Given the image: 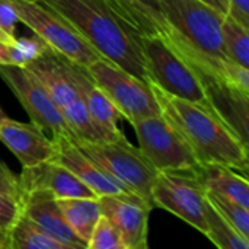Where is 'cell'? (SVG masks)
Wrapping results in <instances>:
<instances>
[{
	"label": "cell",
	"mask_w": 249,
	"mask_h": 249,
	"mask_svg": "<svg viewBox=\"0 0 249 249\" xmlns=\"http://www.w3.org/2000/svg\"><path fill=\"white\" fill-rule=\"evenodd\" d=\"M64 19L102 58L149 83L143 34L108 0H36Z\"/></svg>",
	"instance_id": "1"
},
{
	"label": "cell",
	"mask_w": 249,
	"mask_h": 249,
	"mask_svg": "<svg viewBox=\"0 0 249 249\" xmlns=\"http://www.w3.org/2000/svg\"><path fill=\"white\" fill-rule=\"evenodd\" d=\"M162 117L177 130L200 163H220L248 175V144L210 107L171 95L149 83Z\"/></svg>",
	"instance_id": "2"
},
{
	"label": "cell",
	"mask_w": 249,
	"mask_h": 249,
	"mask_svg": "<svg viewBox=\"0 0 249 249\" xmlns=\"http://www.w3.org/2000/svg\"><path fill=\"white\" fill-rule=\"evenodd\" d=\"M166 41L197 71L225 80L229 58L222 41V15L201 0H158Z\"/></svg>",
	"instance_id": "3"
},
{
	"label": "cell",
	"mask_w": 249,
	"mask_h": 249,
	"mask_svg": "<svg viewBox=\"0 0 249 249\" xmlns=\"http://www.w3.org/2000/svg\"><path fill=\"white\" fill-rule=\"evenodd\" d=\"M142 47L149 83L178 98L210 107L198 73L163 36L143 35Z\"/></svg>",
	"instance_id": "4"
},
{
	"label": "cell",
	"mask_w": 249,
	"mask_h": 249,
	"mask_svg": "<svg viewBox=\"0 0 249 249\" xmlns=\"http://www.w3.org/2000/svg\"><path fill=\"white\" fill-rule=\"evenodd\" d=\"M76 146L155 209L152 187L159 171L146 159L139 147L130 144L125 137L112 142H80Z\"/></svg>",
	"instance_id": "5"
},
{
	"label": "cell",
	"mask_w": 249,
	"mask_h": 249,
	"mask_svg": "<svg viewBox=\"0 0 249 249\" xmlns=\"http://www.w3.org/2000/svg\"><path fill=\"white\" fill-rule=\"evenodd\" d=\"M18 15L19 22L25 23L35 35L45 41L51 50L69 61L88 67L102 58L64 19L36 0H7Z\"/></svg>",
	"instance_id": "6"
},
{
	"label": "cell",
	"mask_w": 249,
	"mask_h": 249,
	"mask_svg": "<svg viewBox=\"0 0 249 249\" xmlns=\"http://www.w3.org/2000/svg\"><path fill=\"white\" fill-rule=\"evenodd\" d=\"M85 69L111 99L118 112L131 124L142 118L160 115V107L147 82L127 73L105 58H98Z\"/></svg>",
	"instance_id": "7"
},
{
	"label": "cell",
	"mask_w": 249,
	"mask_h": 249,
	"mask_svg": "<svg viewBox=\"0 0 249 249\" xmlns=\"http://www.w3.org/2000/svg\"><path fill=\"white\" fill-rule=\"evenodd\" d=\"M197 168L158 172L152 187V198L155 207L174 213L206 235L207 191L197 175Z\"/></svg>",
	"instance_id": "8"
},
{
	"label": "cell",
	"mask_w": 249,
	"mask_h": 249,
	"mask_svg": "<svg viewBox=\"0 0 249 249\" xmlns=\"http://www.w3.org/2000/svg\"><path fill=\"white\" fill-rule=\"evenodd\" d=\"M0 77L7 83L35 125L50 130L53 137H63L77 144V139L66 124L60 108L26 67L0 64Z\"/></svg>",
	"instance_id": "9"
},
{
	"label": "cell",
	"mask_w": 249,
	"mask_h": 249,
	"mask_svg": "<svg viewBox=\"0 0 249 249\" xmlns=\"http://www.w3.org/2000/svg\"><path fill=\"white\" fill-rule=\"evenodd\" d=\"M139 139V149L159 171H190L200 162L177 130L160 115L142 118L131 124Z\"/></svg>",
	"instance_id": "10"
},
{
	"label": "cell",
	"mask_w": 249,
	"mask_h": 249,
	"mask_svg": "<svg viewBox=\"0 0 249 249\" xmlns=\"http://www.w3.org/2000/svg\"><path fill=\"white\" fill-rule=\"evenodd\" d=\"M101 212L120 233L125 249H147L149 214L153 207L136 194L98 197Z\"/></svg>",
	"instance_id": "11"
},
{
	"label": "cell",
	"mask_w": 249,
	"mask_h": 249,
	"mask_svg": "<svg viewBox=\"0 0 249 249\" xmlns=\"http://www.w3.org/2000/svg\"><path fill=\"white\" fill-rule=\"evenodd\" d=\"M69 74L73 80V85L85 104V108L93 121L95 127L99 130L104 142H112L124 137L123 131L118 128V120L121 114L105 95V92L92 80L86 69L77 66L66 58Z\"/></svg>",
	"instance_id": "12"
},
{
	"label": "cell",
	"mask_w": 249,
	"mask_h": 249,
	"mask_svg": "<svg viewBox=\"0 0 249 249\" xmlns=\"http://www.w3.org/2000/svg\"><path fill=\"white\" fill-rule=\"evenodd\" d=\"M55 144V155L51 160L63 165L73 172L83 184H86L98 197L114 196V194H134L120 179L104 171L98 163L89 159L79 147L63 137H53ZM137 196V194H136Z\"/></svg>",
	"instance_id": "13"
},
{
	"label": "cell",
	"mask_w": 249,
	"mask_h": 249,
	"mask_svg": "<svg viewBox=\"0 0 249 249\" xmlns=\"http://www.w3.org/2000/svg\"><path fill=\"white\" fill-rule=\"evenodd\" d=\"M22 197L23 194L45 191L55 198L98 197L73 172L54 160H45L35 166L22 168L19 175Z\"/></svg>",
	"instance_id": "14"
},
{
	"label": "cell",
	"mask_w": 249,
	"mask_h": 249,
	"mask_svg": "<svg viewBox=\"0 0 249 249\" xmlns=\"http://www.w3.org/2000/svg\"><path fill=\"white\" fill-rule=\"evenodd\" d=\"M0 142L18 158L22 168L51 160L55 155V144L44 134L42 128L34 123L10 120L6 115L0 120Z\"/></svg>",
	"instance_id": "15"
},
{
	"label": "cell",
	"mask_w": 249,
	"mask_h": 249,
	"mask_svg": "<svg viewBox=\"0 0 249 249\" xmlns=\"http://www.w3.org/2000/svg\"><path fill=\"white\" fill-rule=\"evenodd\" d=\"M197 71V70H196ZM206 90L209 104L219 117L248 144V111L249 95L231 86L225 80L197 71Z\"/></svg>",
	"instance_id": "16"
},
{
	"label": "cell",
	"mask_w": 249,
	"mask_h": 249,
	"mask_svg": "<svg viewBox=\"0 0 249 249\" xmlns=\"http://www.w3.org/2000/svg\"><path fill=\"white\" fill-rule=\"evenodd\" d=\"M22 213L48 236L66 245L67 249H86L67 225L58 209L57 198L53 194L45 191L23 194Z\"/></svg>",
	"instance_id": "17"
},
{
	"label": "cell",
	"mask_w": 249,
	"mask_h": 249,
	"mask_svg": "<svg viewBox=\"0 0 249 249\" xmlns=\"http://www.w3.org/2000/svg\"><path fill=\"white\" fill-rule=\"evenodd\" d=\"M45 88L58 108L67 105L79 96L69 74L66 58L54 50H47L25 66Z\"/></svg>",
	"instance_id": "18"
},
{
	"label": "cell",
	"mask_w": 249,
	"mask_h": 249,
	"mask_svg": "<svg viewBox=\"0 0 249 249\" xmlns=\"http://www.w3.org/2000/svg\"><path fill=\"white\" fill-rule=\"evenodd\" d=\"M197 175L206 191L249 209V184L245 175L220 163H200Z\"/></svg>",
	"instance_id": "19"
},
{
	"label": "cell",
	"mask_w": 249,
	"mask_h": 249,
	"mask_svg": "<svg viewBox=\"0 0 249 249\" xmlns=\"http://www.w3.org/2000/svg\"><path fill=\"white\" fill-rule=\"evenodd\" d=\"M143 35H160L166 39L168 26L158 0H108Z\"/></svg>",
	"instance_id": "20"
},
{
	"label": "cell",
	"mask_w": 249,
	"mask_h": 249,
	"mask_svg": "<svg viewBox=\"0 0 249 249\" xmlns=\"http://www.w3.org/2000/svg\"><path fill=\"white\" fill-rule=\"evenodd\" d=\"M57 204L70 229L88 249L92 231L102 216L98 197L57 198Z\"/></svg>",
	"instance_id": "21"
},
{
	"label": "cell",
	"mask_w": 249,
	"mask_h": 249,
	"mask_svg": "<svg viewBox=\"0 0 249 249\" xmlns=\"http://www.w3.org/2000/svg\"><path fill=\"white\" fill-rule=\"evenodd\" d=\"M6 249H67L61 242L48 236L23 213L9 229Z\"/></svg>",
	"instance_id": "22"
},
{
	"label": "cell",
	"mask_w": 249,
	"mask_h": 249,
	"mask_svg": "<svg viewBox=\"0 0 249 249\" xmlns=\"http://www.w3.org/2000/svg\"><path fill=\"white\" fill-rule=\"evenodd\" d=\"M206 236L220 249H249V239L242 236L207 200Z\"/></svg>",
	"instance_id": "23"
},
{
	"label": "cell",
	"mask_w": 249,
	"mask_h": 249,
	"mask_svg": "<svg viewBox=\"0 0 249 249\" xmlns=\"http://www.w3.org/2000/svg\"><path fill=\"white\" fill-rule=\"evenodd\" d=\"M222 41L228 58L249 69V28L229 13L222 22Z\"/></svg>",
	"instance_id": "24"
},
{
	"label": "cell",
	"mask_w": 249,
	"mask_h": 249,
	"mask_svg": "<svg viewBox=\"0 0 249 249\" xmlns=\"http://www.w3.org/2000/svg\"><path fill=\"white\" fill-rule=\"evenodd\" d=\"M66 124L76 136L77 143L80 142H104L99 130L95 127L93 121L90 120L83 101L80 96L69 102L67 105L60 108Z\"/></svg>",
	"instance_id": "25"
},
{
	"label": "cell",
	"mask_w": 249,
	"mask_h": 249,
	"mask_svg": "<svg viewBox=\"0 0 249 249\" xmlns=\"http://www.w3.org/2000/svg\"><path fill=\"white\" fill-rule=\"evenodd\" d=\"M207 200L242 236L249 239V209L226 197L209 191H207Z\"/></svg>",
	"instance_id": "26"
},
{
	"label": "cell",
	"mask_w": 249,
	"mask_h": 249,
	"mask_svg": "<svg viewBox=\"0 0 249 249\" xmlns=\"http://www.w3.org/2000/svg\"><path fill=\"white\" fill-rule=\"evenodd\" d=\"M88 249H125L118 231L104 214L99 217L92 231Z\"/></svg>",
	"instance_id": "27"
},
{
	"label": "cell",
	"mask_w": 249,
	"mask_h": 249,
	"mask_svg": "<svg viewBox=\"0 0 249 249\" xmlns=\"http://www.w3.org/2000/svg\"><path fill=\"white\" fill-rule=\"evenodd\" d=\"M0 194L10 197L19 203H22V188L19 177L15 175L6 163L0 160Z\"/></svg>",
	"instance_id": "28"
},
{
	"label": "cell",
	"mask_w": 249,
	"mask_h": 249,
	"mask_svg": "<svg viewBox=\"0 0 249 249\" xmlns=\"http://www.w3.org/2000/svg\"><path fill=\"white\" fill-rule=\"evenodd\" d=\"M22 213V203L0 194V228L9 231Z\"/></svg>",
	"instance_id": "29"
},
{
	"label": "cell",
	"mask_w": 249,
	"mask_h": 249,
	"mask_svg": "<svg viewBox=\"0 0 249 249\" xmlns=\"http://www.w3.org/2000/svg\"><path fill=\"white\" fill-rule=\"evenodd\" d=\"M19 22L16 12L7 3V0H0V28L12 38H15V25Z\"/></svg>",
	"instance_id": "30"
},
{
	"label": "cell",
	"mask_w": 249,
	"mask_h": 249,
	"mask_svg": "<svg viewBox=\"0 0 249 249\" xmlns=\"http://www.w3.org/2000/svg\"><path fill=\"white\" fill-rule=\"evenodd\" d=\"M229 4V15L249 28V0H226Z\"/></svg>",
	"instance_id": "31"
},
{
	"label": "cell",
	"mask_w": 249,
	"mask_h": 249,
	"mask_svg": "<svg viewBox=\"0 0 249 249\" xmlns=\"http://www.w3.org/2000/svg\"><path fill=\"white\" fill-rule=\"evenodd\" d=\"M0 64H16L15 61V51H13V42H3L0 41Z\"/></svg>",
	"instance_id": "32"
},
{
	"label": "cell",
	"mask_w": 249,
	"mask_h": 249,
	"mask_svg": "<svg viewBox=\"0 0 249 249\" xmlns=\"http://www.w3.org/2000/svg\"><path fill=\"white\" fill-rule=\"evenodd\" d=\"M204 3H207L209 6L214 7L217 12H220L222 15H228L229 13V4L226 0H201Z\"/></svg>",
	"instance_id": "33"
},
{
	"label": "cell",
	"mask_w": 249,
	"mask_h": 249,
	"mask_svg": "<svg viewBox=\"0 0 249 249\" xmlns=\"http://www.w3.org/2000/svg\"><path fill=\"white\" fill-rule=\"evenodd\" d=\"M7 235H9V231L0 228V249H6V245H7Z\"/></svg>",
	"instance_id": "34"
},
{
	"label": "cell",
	"mask_w": 249,
	"mask_h": 249,
	"mask_svg": "<svg viewBox=\"0 0 249 249\" xmlns=\"http://www.w3.org/2000/svg\"><path fill=\"white\" fill-rule=\"evenodd\" d=\"M15 39L16 38H12V36H9L1 28H0V41H3V42H9V44H12V42H15Z\"/></svg>",
	"instance_id": "35"
},
{
	"label": "cell",
	"mask_w": 249,
	"mask_h": 249,
	"mask_svg": "<svg viewBox=\"0 0 249 249\" xmlns=\"http://www.w3.org/2000/svg\"><path fill=\"white\" fill-rule=\"evenodd\" d=\"M3 117H4V112H3V109H1V108H0V120H1V118H3Z\"/></svg>",
	"instance_id": "36"
}]
</instances>
